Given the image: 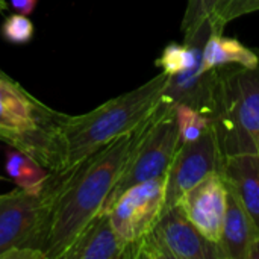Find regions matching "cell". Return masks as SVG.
Segmentation results:
<instances>
[{
    "instance_id": "cell-1",
    "label": "cell",
    "mask_w": 259,
    "mask_h": 259,
    "mask_svg": "<svg viewBox=\"0 0 259 259\" xmlns=\"http://www.w3.org/2000/svg\"><path fill=\"white\" fill-rule=\"evenodd\" d=\"M147 118L134 131L62 170L39 244L44 258H62L82 229L103 209Z\"/></svg>"
},
{
    "instance_id": "cell-2",
    "label": "cell",
    "mask_w": 259,
    "mask_h": 259,
    "mask_svg": "<svg viewBox=\"0 0 259 259\" xmlns=\"http://www.w3.org/2000/svg\"><path fill=\"white\" fill-rule=\"evenodd\" d=\"M161 71L141 87L114 97L82 115H68L62 129L64 168H70L112 140L140 126L161 103L168 83Z\"/></svg>"
},
{
    "instance_id": "cell-3",
    "label": "cell",
    "mask_w": 259,
    "mask_h": 259,
    "mask_svg": "<svg viewBox=\"0 0 259 259\" xmlns=\"http://www.w3.org/2000/svg\"><path fill=\"white\" fill-rule=\"evenodd\" d=\"M68 115L39 102L0 74V141L29 155L49 171L64 170L62 129Z\"/></svg>"
},
{
    "instance_id": "cell-4",
    "label": "cell",
    "mask_w": 259,
    "mask_h": 259,
    "mask_svg": "<svg viewBox=\"0 0 259 259\" xmlns=\"http://www.w3.org/2000/svg\"><path fill=\"white\" fill-rule=\"evenodd\" d=\"M222 158L256 152L259 138V65L219 68L211 114Z\"/></svg>"
},
{
    "instance_id": "cell-5",
    "label": "cell",
    "mask_w": 259,
    "mask_h": 259,
    "mask_svg": "<svg viewBox=\"0 0 259 259\" xmlns=\"http://www.w3.org/2000/svg\"><path fill=\"white\" fill-rule=\"evenodd\" d=\"M179 146L181 135L175 105L161 100L158 108L147 118L146 126L100 212H108L118 197L134 185L165 176Z\"/></svg>"
},
{
    "instance_id": "cell-6",
    "label": "cell",
    "mask_w": 259,
    "mask_h": 259,
    "mask_svg": "<svg viewBox=\"0 0 259 259\" xmlns=\"http://www.w3.org/2000/svg\"><path fill=\"white\" fill-rule=\"evenodd\" d=\"M62 170L50 171L39 193L17 187L14 191L0 196V255L14 247L39 250L49 206L58 190Z\"/></svg>"
},
{
    "instance_id": "cell-7",
    "label": "cell",
    "mask_w": 259,
    "mask_h": 259,
    "mask_svg": "<svg viewBox=\"0 0 259 259\" xmlns=\"http://www.w3.org/2000/svg\"><path fill=\"white\" fill-rule=\"evenodd\" d=\"M126 259H220L215 243L206 240L179 206L159 215L152 229L127 246Z\"/></svg>"
},
{
    "instance_id": "cell-8",
    "label": "cell",
    "mask_w": 259,
    "mask_h": 259,
    "mask_svg": "<svg viewBox=\"0 0 259 259\" xmlns=\"http://www.w3.org/2000/svg\"><path fill=\"white\" fill-rule=\"evenodd\" d=\"M211 33H217L209 18H206L184 41L193 46V59L181 73L168 77V83L162 94V102L168 105H188L200 114L211 118L214 106V93L219 68L205 70L203 47Z\"/></svg>"
},
{
    "instance_id": "cell-9",
    "label": "cell",
    "mask_w": 259,
    "mask_h": 259,
    "mask_svg": "<svg viewBox=\"0 0 259 259\" xmlns=\"http://www.w3.org/2000/svg\"><path fill=\"white\" fill-rule=\"evenodd\" d=\"M222 152L212 123L194 141L179 146L165 173L164 211L176 206L182 196L205 178L222 171Z\"/></svg>"
},
{
    "instance_id": "cell-10",
    "label": "cell",
    "mask_w": 259,
    "mask_h": 259,
    "mask_svg": "<svg viewBox=\"0 0 259 259\" xmlns=\"http://www.w3.org/2000/svg\"><path fill=\"white\" fill-rule=\"evenodd\" d=\"M165 176L126 190L111 206L109 217L117 235L129 246L143 238L164 211Z\"/></svg>"
},
{
    "instance_id": "cell-11",
    "label": "cell",
    "mask_w": 259,
    "mask_h": 259,
    "mask_svg": "<svg viewBox=\"0 0 259 259\" xmlns=\"http://www.w3.org/2000/svg\"><path fill=\"white\" fill-rule=\"evenodd\" d=\"M176 206L206 240L219 243L228 208V187L220 173L209 175L187 191Z\"/></svg>"
},
{
    "instance_id": "cell-12",
    "label": "cell",
    "mask_w": 259,
    "mask_h": 259,
    "mask_svg": "<svg viewBox=\"0 0 259 259\" xmlns=\"http://www.w3.org/2000/svg\"><path fill=\"white\" fill-rule=\"evenodd\" d=\"M127 244L117 235L109 212H99L61 259H126Z\"/></svg>"
},
{
    "instance_id": "cell-13",
    "label": "cell",
    "mask_w": 259,
    "mask_h": 259,
    "mask_svg": "<svg viewBox=\"0 0 259 259\" xmlns=\"http://www.w3.org/2000/svg\"><path fill=\"white\" fill-rule=\"evenodd\" d=\"M226 187L237 196L259 229V156L256 152L223 158L220 171Z\"/></svg>"
},
{
    "instance_id": "cell-14",
    "label": "cell",
    "mask_w": 259,
    "mask_h": 259,
    "mask_svg": "<svg viewBox=\"0 0 259 259\" xmlns=\"http://www.w3.org/2000/svg\"><path fill=\"white\" fill-rule=\"evenodd\" d=\"M258 237L259 229L253 219L228 188V208L222 237L217 243L220 259H247Z\"/></svg>"
},
{
    "instance_id": "cell-15",
    "label": "cell",
    "mask_w": 259,
    "mask_h": 259,
    "mask_svg": "<svg viewBox=\"0 0 259 259\" xmlns=\"http://www.w3.org/2000/svg\"><path fill=\"white\" fill-rule=\"evenodd\" d=\"M225 65L255 68L259 65V55L238 39L223 36V33H211L203 47V67L205 70H214Z\"/></svg>"
},
{
    "instance_id": "cell-16",
    "label": "cell",
    "mask_w": 259,
    "mask_h": 259,
    "mask_svg": "<svg viewBox=\"0 0 259 259\" xmlns=\"http://www.w3.org/2000/svg\"><path fill=\"white\" fill-rule=\"evenodd\" d=\"M6 173L15 182L18 188H23L30 193L42 191L50 171L39 165L33 158L29 155L11 147L6 152Z\"/></svg>"
},
{
    "instance_id": "cell-17",
    "label": "cell",
    "mask_w": 259,
    "mask_h": 259,
    "mask_svg": "<svg viewBox=\"0 0 259 259\" xmlns=\"http://www.w3.org/2000/svg\"><path fill=\"white\" fill-rule=\"evenodd\" d=\"M176 121L179 126L181 144L197 140L211 124V118L188 105H175Z\"/></svg>"
},
{
    "instance_id": "cell-18",
    "label": "cell",
    "mask_w": 259,
    "mask_h": 259,
    "mask_svg": "<svg viewBox=\"0 0 259 259\" xmlns=\"http://www.w3.org/2000/svg\"><path fill=\"white\" fill-rule=\"evenodd\" d=\"M256 11H259V0H220L209 20L214 30L217 33H223V29L228 23Z\"/></svg>"
},
{
    "instance_id": "cell-19",
    "label": "cell",
    "mask_w": 259,
    "mask_h": 259,
    "mask_svg": "<svg viewBox=\"0 0 259 259\" xmlns=\"http://www.w3.org/2000/svg\"><path fill=\"white\" fill-rule=\"evenodd\" d=\"M193 59V46L187 41L184 44L171 42L168 44L161 56L156 59V65L162 68V71L168 76H173L176 73H181Z\"/></svg>"
},
{
    "instance_id": "cell-20",
    "label": "cell",
    "mask_w": 259,
    "mask_h": 259,
    "mask_svg": "<svg viewBox=\"0 0 259 259\" xmlns=\"http://www.w3.org/2000/svg\"><path fill=\"white\" fill-rule=\"evenodd\" d=\"M220 0H187V9L182 20V32L191 35L206 18H209Z\"/></svg>"
},
{
    "instance_id": "cell-21",
    "label": "cell",
    "mask_w": 259,
    "mask_h": 259,
    "mask_svg": "<svg viewBox=\"0 0 259 259\" xmlns=\"http://www.w3.org/2000/svg\"><path fill=\"white\" fill-rule=\"evenodd\" d=\"M2 36L11 44H27L33 38V24L24 14H12L2 24Z\"/></svg>"
},
{
    "instance_id": "cell-22",
    "label": "cell",
    "mask_w": 259,
    "mask_h": 259,
    "mask_svg": "<svg viewBox=\"0 0 259 259\" xmlns=\"http://www.w3.org/2000/svg\"><path fill=\"white\" fill-rule=\"evenodd\" d=\"M36 3H38V0H11L12 9H15L20 14H24V15L32 14Z\"/></svg>"
},
{
    "instance_id": "cell-23",
    "label": "cell",
    "mask_w": 259,
    "mask_h": 259,
    "mask_svg": "<svg viewBox=\"0 0 259 259\" xmlns=\"http://www.w3.org/2000/svg\"><path fill=\"white\" fill-rule=\"evenodd\" d=\"M247 259H259V237L255 240L250 252H249V258Z\"/></svg>"
},
{
    "instance_id": "cell-24",
    "label": "cell",
    "mask_w": 259,
    "mask_h": 259,
    "mask_svg": "<svg viewBox=\"0 0 259 259\" xmlns=\"http://www.w3.org/2000/svg\"><path fill=\"white\" fill-rule=\"evenodd\" d=\"M6 8H8V5H6V2H5V0H0V12H3V11H6Z\"/></svg>"
},
{
    "instance_id": "cell-25",
    "label": "cell",
    "mask_w": 259,
    "mask_h": 259,
    "mask_svg": "<svg viewBox=\"0 0 259 259\" xmlns=\"http://www.w3.org/2000/svg\"><path fill=\"white\" fill-rule=\"evenodd\" d=\"M256 153H258V156H259V138H258V141H256Z\"/></svg>"
},
{
    "instance_id": "cell-26",
    "label": "cell",
    "mask_w": 259,
    "mask_h": 259,
    "mask_svg": "<svg viewBox=\"0 0 259 259\" xmlns=\"http://www.w3.org/2000/svg\"><path fill=\"white\" fill-rule=\"evenodd\" d=\"M2 73H3V71H2V70H0V74H2Z\"/></svg>"
},
{
    "instance_id": "cell-27",
    "label": "cell",
    "mask_w": 259,
    "mask_h": 259,
    "mask_svg": "<svg viewBox=\"0 0 259 259\" xmlns=\"http://www.w3.org/2000/svg\"><path fill=\"white\" fill-rule=\"evenodd\" d=\"M258 53H259V52H258Z\"/></svg>"
}]
</instances>
